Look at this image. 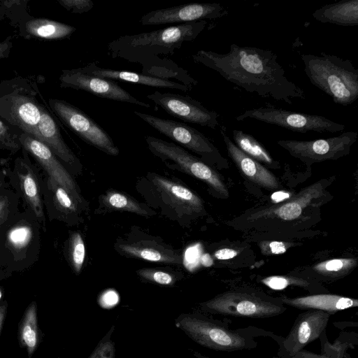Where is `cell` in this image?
Segmentation results:
<instances>
[{"mask_svg": "<svg viewBox=\"0 0 358 358\" xmlns=\"http://www.w3.org/2000/svg\"><path fill=\"white\" fill-rule=\"evenodd\" d=\"M13 48V38L11 36L0 41V59L8 57Z\"/></svg>", "mask_w": 358, "mask_h": 358, "instance_id": "40", "label": "cell"}, {"mask_svg": "<svg viewBox=\"0 0 358 358\" xmlns=\"http://www.w3.org/2000/svg\"><path fill=\"white\" fill-rule=\"evenodd\" d=\"M304 71L311 83L341 106L358 98V70L349 59L322 52L320 56L303 54Z\"/></svg>", "mask_w": 358, "mask_h": 358, "instance_id": "3", "label": "cell"}, {"mask_svg": "<svg viewBox=\"0 0 358 358\" xmlns=\"http://www.w3.org/2000/svg\"><path fill=\"white\" fill-rule=\"evenodd\" d=\"M8 304L6 301H3L0 304V334L6 320L7 314Z\"/></svg>", "mask_w": 358, "mask_h": 358, "instance_id": "43", "label": "cell"}, {"mask_svg": "<svg viewBox=\"0 0 358 358\" xmlns=\"http://www.w3.org/2000/svg\"><path fill=\"white\" fill-rule=\"evenodd\" d=\"M136 115L160 134L199 155L206 164L226 166L227 161L218 149L201 132L186 123L155 117L138 111Z\"/></svg>", "mask_w": 358, "mask_h": 358, "instance_id": "8", "label": "cell"}, {"mask_svg": "<svg viewBox=\"0 0 358 358\" xmlns=\"http://www.w3.org/2000/svg\"><path fill=\"white\" fill-rule=\"evenodd\" d=\"M42 338L37 318V304L32 301L25 309L17 327V339L29 358H31Z\"/></svg>", "mask_w": 358, "mask_h": 358, "instance_id": "26", "label": "cell"}, {"mask_svg": "<svg viewBox=\"0 0 358 358\" xmlns=\"http://www.w3.org/2000/svg\"><path fill=\"white\" fill-rule=\"evenodd\" d=\"M269 50L231 44L225 54L198 50L192 55L195 63L217 72L226 80L262 98L292 104L295 99H304L303 89L289 80Z\"/></svg>", "mask_w": 358, "mask_h": 358, "instance_id": "1", "label": "cell"}, {"mask_svg": "<svg viewBox=\"0 0 358 358\" xmlns=\"http://www.w3.org/2000/svg\"><path fill=\"white\" fill-rule=\"evenodd\" d=\"M21 133L19 129L0 120V148L12 152L18 151L22 148L19 141Z\"/></svg>", "mask_w": 358, "mask_h": 358, "instance_id": "33", "label": "cell"}, {"mask_svg": "<svg viewBox=\"0 0 358 358\" xmlns=\"http://www.w3.org/2000/svg\"><path fill=\"white\" fill-rule=\"evenodd\" d=\"M175 325L189 338L203 347L224 352L253 348L252 341L240 330H233L200 313H182Z\"/></svg>", "mask_w": 358, "mask_h": 358, "instance_id": "5", "label": "cell"}, {"mask_svg": "<svg viewBox=\"0 0 358 358\" xmlns=\"http://www.w3.org/2000/svg\"><path fill=\"white\" fill-rule=\"evenodd\" d=\"M22 165L24 171L18 174L22 194L35 215L38 218H42L43 211L37 179L32 169L27 164L22 163Z\"/></svg>", "mask_w": 358, "mask_h": 358, "instance_id": "28", "label": "cell"}, {"mask_svg": "<svg viewBox=\"0 0 358 358\" xmlns=\"http://www.w3.org/2000/svg\"><path fill=\"white\" fill-rule=\"evenodd\" d=\"M289 245V243L277 241H263L259 244L262 253L266 255L283 254Z\"/></svg>", "mask_w": 358, "mask_h": 358, "instance_id": "39", "label": "cell"}, {"mask_svg": "<svg viewBox=\"0 0 358 358\" xmlns=\"http://www.w3.org/2000/svg\"><path fill=\"white\" fill-rule=\"evenodd\" d=\"M137 275L143 280L162 286L173 285L178 278L172 273L155 268H141L136 271Z\"/></svg>", "mask_w": 358, "mask_h": 358, "instance_id": "34", "label": "cell"}, {"mask_svg": "<svg viewBox=\"0 0 358 358\" xmlns=\"http://www.w3.org/2000/svg\"><path fill=\"white\" fill-rule=\"evenodd\" d=\"M247 118L303 134L308 131L334 133L343 131L345 128L344 124L322 115L293 112L272 106L247 110L235 119L241 121Z\"/></svg>", "mask_w": 358, "mask_h": 358, "instance_id": "9", "label": "cell"}, {"mask_svg": "<svg viewBox=\"0 0 358 358\" xmlns=\"http://www.w3.org/2000/svg\"><path fill=\"white\" fill-rule=\"evenodd\" d=\"M114 330L115 326L112 325L88 358H115V343L111 339Z\"/></svg>", "mask_w": 358, "mask_h": 358, "instance_id": "36", "label": "cell"}, {"mask_svg": "<svg viewBox=\"0 0 358 358\" xmlns=\"http://www.w3.org/2000/svg\"><path fill=\"white\" fill-rule=\"evenodd\" d=\"M2 296H3V292H2V290H1V289L0 287V304L1 303Z\"/></svg>", "mask_w": 358, "mask_h": 358, "instance_id": "48", "label": "cell"}, {"mask_svg": "<svg viewBox=\"0 0 358 358\" xmlns=\"http://www.w3.org/2000/svg\"><path fill=\"white\" fill-rule=\"evenodd\" d=\"M8 210V201L6 199L0 200V221L3 220Z\"/></svg>", "mask_w": 358, "mask_h": 358, "instance_id": "44", "label": "cell"}, {"mask_svg": "<svg viewBox=\"0 0 358 358\" xmlns=\"http://www.w3.org/2000/svg\"><path fill=\"white\" fill-rule=\"evenodd\" d=\"M4 18V15L3 14V12L1 10V8L0 6V20H2Z\"/></svg>", "mask_w": 358, "mask_h": 358, "instance_id": "47", "label": "cell"}, {"mask_svg": "<svg viewBox=\"0 0 358 358\" xmlns=\"http://www.w3.org/2000/svg\"><path fill=\"white\" fill-rule=\"evenodd\" d=\"M116 248L125 256L148 262L180 264L183 260L182 255L178 252L153 240L121 242L116 245Z\"/></svg>", "mask_w": 358, "mask_h": 358, "instance_id": "20", "label": "cell"}, {"mask_svg": "<svg viewBox=\"0 0 358 358\" xmlns=\"http://www.w3.org/2000/svg\"><path fill=\"white\" fill-rule=\"evenodd\" d=\"M232 136L234 144L248 156L271 168L279 166L265 147L252 135L233 129Z\"/></svg>", "mask_w": 358, "mask_h": 358, "instance_id": "27", "label": "cell"}, {"mask_svg": "<svg viewBox=\"0 0 358 358\" xmlns=\"http://www.w3.org/2000/svg\"><path fill=\"white\" fill-rule=\"evenodd\" d=\"M19 141L24 150L31 154L45 169L49 178L63 187L78 203L81 202L73 179L48 146L23 132L19 136Z\"/></svg>", "mask_w": 358, "mask_h": 358, "instance_id": "15", "label": "cell"}, {"mask_svg": "<svg viewBox=\"0 0 358 358\" xmlns=\"http://www.w3.org/2000/svg\"><path fill=\"white\" fill-rule=\"evenodd\" d=\"M282 303L303 310H317L329 314L357 307L358 300L336 294H320L296 298L281 297Z\"/></svg>", "mask_w": 358, "mask_h": 358, "instance_id": "24", "label": "cell"}, {"mask_svg": "<svg viewBox=\"0 0 358 358\" xmlns=\"http://www.w3.org/2000/svg\"><path fill=\"white\" fill-rule=\"evenodd\" d=\"M19 34L24 38L54 41L69 38L76 31L71 25L43 17H28L18 25Z\"/></svg>", "mask_w": 358, "mask_h": 358, "instance_id": "23", "label": "cell"}, {"mask_svg": "<svg viewBox=\"0 0 358 358\" xmlns=\"http://www.w3.org/2000/svg\"><path fill=\"white\" fill-rule=\"evenodd\" d=\"M194 355L196 358H211V357H207V356H204V355H201V353L197 352H194Z\"/></svg>", "mask_w": 358, "mask_h": 358, "instance_id": "46", "label": "cell"}, {"mask_svg": "<svg viewBox=\"0 0 358 358\" xmlns=\"http://www.w3.org/2000/svg\"><path fill=\"white\" fill-rule=\"evenodd\" d=\"M206 313L248 318H266L285 310L280 301L269 299L252 292L233 290L218 294L200 303Z\"/></svg>", "mask_w": 358, "mask_h": 358, "instance_id": "7", "label": "cell"}, {"mask_svg": "<svg viewBox=\"0 0 358 358\" xmlns=\"http://www.w3.org/2000/svg\"><path fill=\"white\" fill-rule=\"evenodd\" d=\"M36 85L17 77L0 83V120L39 141L41 104Z\"/></svg>", "mask_w": 358, "mask_h": 358, "instance_id": "4", "label": "cell"}, {"mask_svg": "<svg viewBox=\"0 0 358 358\" xmlns=\"http://www.w3.org/2000/svg\"><path fill=\"white\" fill-rule=\"evenodd\" d=\"M150 179L164 201L178 213L192 215L203 211L202 199L188 187L155 173L150 174Z\"/></svg>", "mask_w": 358, "mask_h": 358, "instance_id": "17", "label": "cell"}, {"mask_svg": "<svg viewBox=\"0 0 358 358\" xmlns=\"http://www.w3.org/2000/svg\"><path fill=\"white\" fill-rule=\"evenodd\" d=\"M206 24V20H199L122 36L108 44V55L141 64L143 74L162 79L175 78L192 89L198 81L166 57L173 55L185 42L195 40Z\"/></svg>", "mask_w": 358, "mask_h": 358, "instance_id": "2", "label": "cell"}, {"mask_svg": "<svg viewBox=\"0 0 358 358\" xmlns=\"http://www.w3.org/2000/svg\"><path fill=\"white\" fill-rule=\"evenodd\" d=\"M271 197L274 202H279L285 199L288 198L289 196L288 193L281 191L274 193Z\"/></svg>", "mask_w": 358, "mask_h": 358, "instance_id": "45", "label": "cell"}, {"mask_svg": "<svg viewBox=\"0 0 358 358\" xmlns=\"http://www.w3.org/2000/svg\"><path fill=\"white\" fill-rule=\"evenodd\" d=\"M329 317V313L317 310H308L296 317L283 342V348L290 358L320 336Z\"/></svg>", "mask_w": 358, "mask_h": 358, "instance_id": "16", "label": "cell"}, {"mask_svg": "<svg viewBox=\"0 0 358 358\" xmlns=\"http://www.w3.org/2000/svg\"><path fill=\"white\" fill-rule=\"evenodd\" d=\"M324 351L322 352V358H343V350L341 347H334L330 345L329 347H323Z\"/></svg>", "mask_w": 358, "mask_h": 358, "instance_id": "41", "label": "cell"}, {"mask_svg": "<svg viewBox=\"0 0 358 358\" xmlns=\"http://www.w3.org/2000/svg\"><path fill=\"white\" fill-rule=\"evenodd\" d=\"M220 131L229 156L243 175L262 187L268 189L278 188L279 183L275 175L262 164L242 152L228 136L225 127L222 126Z\"/></svg>", "mask_w": 358, "mask_h": 358, "instance_id": "19", "label": "cell"}, {"mask_svg": "<svg viewBox=\"0 0 358 358\" xmlns=\"http://www.w3.org/2000/svg\"><path fill=\"white\" fill-rule=\"evenodd\" d=\"M238 255V252L231 248H222L217 250L214 253V257L219 260H227L234 258Z\"/></svg>", "mask_w": 358, "mask_h": 358, "instance_id": "42", "label": "cell"}, {"mask_svg": "<svg viewBox=\"0 0 358 358\" xmlns=\"http://www.w3.org/2000/svg\"><path fill=\"white\" fill-rule=\"evenodd\" d=\"M59 81L60 87L63 88L83 90L100 98L127 102L141 107L150 106L149 103L134 97L115 81L90 75L80 67L62 70Z\"/></svg>", "mask_w": 358, "mask_h": 358, "instance_id": "12", "label": "cell"}, {"mask_svg": "<svg viewBox=\"0 0 358 358\" xmlns=\"http://www.w3.org/2000/svg\"><path fill=\"white\" fill-rule=\"evenodd\" d=\"M313 17L322 23L340 26H357L358 0H343L324 5L313 13Z\"/></svg>", "mask_w": 358, "mask_h": 358, "instance_id": "25", "label": "cell"}, {"mask_svg": "<svg viewBox=\"0 0 358 358\" xmlns=\"http://www.w3.org/2000/svg\"><path fill=\"white\" fill-rule=\"evenodd\" d=\"M101 202L110 210L126 211L142 216L149 215L148 211L141 203L129 195L115 190L107 191L101 197Z\"/></svg>", "mask_w": 358, "mask_h": 358, "instance_id": "29", "label": "cell"}, {"mask_svg": "<svg viewBox=\"0 0 358 358\" xmlns=\"http://www.w3.org/2000/svg\"><path fill=\"white\" fill-rule=\"evenodd\" d=\"M59 3L68 11L73 13H84L94 8L92 0H58Z\"/></svg>", "mask_w": 358, "mask_h": 358, "instance_id": "38", "label": "cell"}, {"mask_svg": "<svg viewBox=\"0 0 358 358\" xmlns=\"http://www.w3.org/2000/svg\"><path fill=\"white\" fill-rule=\"evenodd\" d=\"M41 116L38 124L39 141L66 164L75 166L79 161L64 142L60 129L53 117L43 105L40 106Z\"/></svg>", "mask_w": 358, "mask_h": 358, "instance_id": "22", "label": "cell"}, {"mask_svg": "<svg viewBox=\"0 0 358 358\" xmlns=\"http://www.w3.org/2000/svg\"><path fill=\"white\" fill-rule=\"evenodd\" d=\"M324 194L321 182H316L302 189L296 196L277 206L257 211L251 215L252 220L275 218L282 221H294L299 219L308 207Z\"/></svg>", "mask_w": 358, "mask_h": 358, "instance_id": "18", "label": "cell"}, {"mask_svg": "<svg viewBox=\"0 0 358 358\" xmlns=\"http://www.w3.org/2000/svg\"><path fill=\"white\" fill-rule=\"evenodd\" d=\"M69 257L73 271L79 274L85 259V246L82 236L78 232L75 231L70 236Z\"/></svg>", "mask_w": 358, "mask_h": 358, "instance_id": "31", "label": "cell"}, {"mask_svg": "<svg viewBox=\"0 0 358 358\" xmlns=\"http://www.w3.org/2000/svg\"><path fill=\"white\" fill-rule=\"evenodd\" d=\"M50 109L62 122L85 143L111 156L120 153L110 136L77 106L58 99H50Z\"/></svg>", "mask_w": 358, "mask_h": 358, "instance_id": "10", "label": "cell"}, {"mask_svg": "<svg viewBox=\"0 0 358 358\" xmlns=\"http://www.w3.org/2000/svg\"><path fill=\"white\" fill-rule=\"evenodd\" d=\"M357 261L352 258H338L322 262L314 266V270L326 276H341L352 271Z\"/></svg>", "mask_w": 358, "mask_h": 358, "instance_id": "30", "label": "cell"}, {"mask_svg": "<svg viewBox=\"0 0 358 358\" xmlns=\"http://www.w3.org/2000/svg\"><path fill=\"white\" fill-rule=\"evenodd\" d=\"M146 97L170 115L185 122L213 129L219 126V114L208 109L200 101L188 95L155 91Z\"/></svg>", "mask_w": 358, "mask_h": 358, "instance_id": "13", "label": "cell"}, {"mask_svg": "<svg viewBox=\"0 0 358 358\" xmlns=\"http://www.w3.org/2000/svg\"><path fill=\"white\" fill-rule=\"evenodd\" d=\"M32 236L30 227L24 224L13 227L8 234V241L15 250H22L29 243Z\"/></svg>", "mask_w": 358, "mask_h": 358, "instance_id": "35", "label": "cell"}, {"mask_svg": "<svg viewBox=\"0 0 358 358\" xmlns=\"http://www.w3.org/2000/svg\"><path fill=\"white\" fill-rule=\"evenodd\" d=\"M145 140L150 151L160 158L167 166L204 182L222 197L229 196L227 186L219 173L201 159L173 143L152 136H145Z\"/></svg>", "mask_w": 358, "mask_h": 358, "instance_id": "6", "label": "cell"}, {"mask_svg": "<svg viewBox=\"0 0 358 358\" xmlns=\"http://www.w3.org/2000/svg\"><path fill=\"white\" fill-rule=\"evenodd\" d=\"M357 139V133L344 132L337 136L309 141L280 140L278 145L308 165L336 160L347 155Z\"/></svg>", "mask_w": 358, "mask_h": 358, "instance_id": "11", "label": "cell"}, {"mask_svg": "<svg viewBox=\"0 0 358 358\" xmlns=\"http://www.w3.org/2000/svg\"><path fill=\"white\" fill-rule=\"evenodd\" d=\"M227 10L217 3H191L150 11L139 20L142 25L191 22L221 18Z\"/></svg>", "mask_w": 358, "mask_h": 358, "instance_id": "14", "label": "cell"}, {"mask_svg": "<svg viewBox=\"0 0 358 358\" xmlns=\"http://www.w3.org/2000/svg\"><path fill=\"white\" fill-rule=\"evenodd\" d=\"M80 69L90 75L105 78L113 80H121L162 89L167 88L178 90L185 92L192 90L189 86L180 83H177L168 79L151 77L143 74L142 73L103 68L97 66L94 62H91L85 66L80 67Z\"/></svg>", "mask_w": 358, "mask_h": 358, "instance_id": "21", "label": "cell"}, {"mask_svg": "<svg viewBox=\"0 0 358 358\" xmlns=\"http://www.w3.org/2000/svg\"><path fill=\"white\" fill-rule=\"evenodd\" d=\"M48 184L53 192L56 205L66 213L76 212L78 203L73 196L52 178H49Z\"/></svg>", "mask_w": 358, "mask_h": 358, "instance_id": "32", "label": "cell"}, {"mask_svg": "<svg viewBox=\"0 0 358 358\" xmlns=\"http://www.w3.org/2000/svg\"><path fill=\"white\" fill-rule=\"evenodd\" d=\"M262 282L266 286L274 290L284 289L288 286L296 285L306 287L308 282L297 278L288 276L273 275L264 278L262 280Z\"/></svg>", "mask_w": 358, "mask_h": 358, "instance_id": "37", "label": "cell"}]
</instances>
